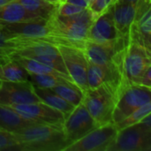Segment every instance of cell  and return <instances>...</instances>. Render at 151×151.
Wrapping results in <instances>:
<instances>
[{"mask_svg":"<svg viewBox=\"0 0 151 151\" xmlns=\"http://www.w3.org/2000/svg\"><path fill=\"white\" fill-rule=\"evenodd\" d=\"M96 16L89 8H86L75 15L68 17L59 16L56 13L47 22L52 35L58 37L64 45L83 50Z\"/></svg>","mask_w":151,"mask_h":151,"instance_id":"cell-1","label":"cell"},{"mask_svg":"<svg viewBox=\"0 0 151 151\" xmlns=\"http://www.w3.org/2000/svg\"><path fill=\"white\" fill-rule=\"evenodd\" d=\"M13 134L21 151H64L68 146L63 127L35 123Z\"/></svg>","mask_w":151,"mask_h":151,"instance_id":"cell-2","label":"cell"},{"mask_svg":"<svg viewBox=\"0 0 151 151\" xmlns=\"http://www.w3.org/2000/svg\"><path fill=\"white\" fill-rule=\"evenodd\" d=\"M128 42L129 37L122 36L104 42L87 40L84 43L83 51L90 62L123 73L124 57Z\"/></svg>","mask_w":151,"mask_h":151,"instance_id":"cell-3","label":"cell"},{"mask_svg":"<svg viewBox=\"0 0 151 151\" xmlns=\"http://www.w3.org/2000/svg\"><path fill=\"white\" fill-rule=\"evenodd\" d=\"M117 98L118 94L112 88L102 85L83 92L82 104L99 127L112 122Z\"/></svg>","mask_w":151,"mask_h":151,"instance_id":"cell-4","label":"cell"},{"mask_svg":"<svg viewBox=\"0 0 151 151\" xmlns=\"http://www.w3.org/2000/svg\"><path fill=\"white\" fill-rule=\"evenodd\" d=\"M151 127L139 121L118 130L107 151H150Z\"/></svg>","mask_w":151,"mask_h":151,"instance_id":"cell-5","label":"cell"},{"mask_svg":"<svg viewBox=\"0 0 151 151\" xmlns=\"http://www.w3.org/2000/svg\"><path fill=\"white\" fill-rule=\"evenodd\" d=\"M151 103V88L130 84L119 93L112 114V122L117 124L135 110Z\"/></svg>","mask_w":151,"mask_h":151,"instance_id":"cell-6","label":"cell"},{"mask_svg":"<svg viewBox=\"0 0 151 151\" xmlns=\"http://www.w3.org/2000/svg\"><path fill=\"white\" fill-rule=\"evenodd\" d=\"M149 67H151V50L139 42L129 40L123 63V75L126 86L137 84Z\"/></svg>","mask_w":151,"mask_h":151,"instance_id":"cell-7","label":"cell"},{"mask_svg":"<svg viewBox=\"0 0 151 151\" xmlns=\"http://www.w3.org/2000/svg\"><path fill=\"white\" fill-rule=\"evenodd\" d=\"M117 133L118 128L113 122L99 126L68 145L64 151H107Z\"/></svg>","mask_w":151,"mask_h":151,"instance_id":"cell-8","label":"cell"},{"mask_svg":"<svg viewBox=\"0 0 151 151\" xmlns=\"http://www.w3.org/2000/svg\"><path fill=\"white\" fill-rule=\"evenodd\" d=\"M67 73L73 83L82 91L88 89L87 70L88 59L83 50L66 45H58Z\"/></svg>","mask_w":151,"mask_h":151,"instance_id":"cell-9","label":"cell"},{"mask_svg":"<svg viewBox=\"0 0 151 151\" xmlns=\"http://www.w3.org/2000/svg\"><path fill=\"white\" fill-rule=\"evenodd\" d=\"M97 127L98 125L82 103L74 107L65 118L63 123V130L68 145L80 140Z\"/></svg>","mask_w":151,"mask_h":151,"instance_id":"cell-10","label":"cell"},{"mask_svg":"<svg viewBox=\"0 0 151 151\" xmlns=\"http://www.w3.org/2000/svg\"><path fill=\"white\" fill-rule=\"evenodd\" d=\"M3 32L9 38L21 40L48 39L55 45H61L58 38L52 35L47 20L42 22H21L0 25Z\"/></svg>","mask_w":151,"mask_h":151,"instance_id":"cell-11","label":"cell"},{"mask_svg":"<svg viewBox=\"0 0 151 151\" xmlns=\"http://www.w3.org/2000/svg\"><path fill=\"white\" fill-rule=\"evenodd\" d=\"M40 101L29 80L16 82L2 81L0 88V104L13 106Z\"/></svg>","mask_w":151,"mask_h":151,"instance_id":"cell-12","label":"cell"},{"mask_svg":"<svg viewBox=\"0 0 151 151\" xmlns=\"http://www.w3.org/2000/svg\"><path fill=\"white\" fill-rule=\"evenodd\" d=\"M24 117L40 124L63 127L64 114L58 110L42 103V101L12 106Z\"/></svg>","mask_w":151,"mask_h":151,"instance_id":"cell-13","label":"cell"},{"mask_svg":"<svg viewBox=\"0 0 151 151\" xmlns=\"http://www.w3.org/2000/svg\"><path fill=\"white\" fill-rule=\"evenodd\" d=\"M120 37L113 19L112 4L96 16L88 31V41L104 42Z\"/></svg>","mask_w":151,"mask_h":151,"instance_id":"cell-14","label":"cell"},{"mask_svg":"<svg viewBox=\"0 0 151 151\" xmlns=\"http://www.w3.org/2000/svg\"><path fill=\"white\" fill-rule=\"evenodd\" d=\"M42 21H46V19L29 12L17 0L5 4L0 9V25Z\"/></svg>","mask_w":151,"mask_h":151,"instance_id":"cell-15","label":"cell"},{"mask_svg":"<svg viewBox=\"0 0 151 151\" xmlns=\"http://www.w3.org/2000/svg\"><path fill=\"white\" fill-rule=\"evenodd\" d=\"M113 19L116 28L122 37H129V30L134 20L136 3L115 1L112 4Z\"/></svg>","mask_w":151,"mask_h":151,"instance_id":"cell-16","label":"cell"},{"mask_svg":"<svg viewBox=\"0 0 151 151\" xmlns=\"http://www.w3.org/2000/svg\"><path fill=\"white\" fill-rule=\"evenodd\" d=\"M36 122L24 117L14 108L0 104V129L15 134Z\"/></svg>","mask_w":151,"mask_h":151,"instance_id":"cell-17","label":"cell"},{"mask_svg":"<svg viewBox=\"0 0 151 151\" xmlns=\"http://www.w3.org/2000/svg\"><path fill=\"white\" fill-rule=\"evenodd\" d=\"M11 58L16 60L27 72L28 74H51V75L59 76V77L65 78L70 81H73L72 79L68 75L61 73L60 71H58L48 65H45L43 63L36 61L35 59L28 58L22 57V56H18V55H12L11 57Z\"/></svg>","mask_w":151,"mask_h":151,"instance_id":"cell-18","label":"cell"},{"mask_svg":"<svg viewBox=\"0 0 151 151\" xmlns=\"http://www.w3.org/2000/svg\"><path fill=\"white\" fill-rule=\"evenodd\" d=\"M34 90L36 96L42 103L61 111L64 114L65 118L69 115L71 111L74 109V106L73 104L66 102L51 88H44L34 86Z\"/></svg>","mask_w":151,"mask_h":151,"instance_id":"cell-19","label":"cell"},{"mask_svg":"<svg viewBox=\"0 0 151 151\" xmlns=\"http://www.w3.org/2000/svg\"><path fill=\"white\" fill-rule=\"evenodd\" d=\"M29 80L27 72L14 59L11 58L0 64L1 81H25Z\"/></svg>","mask_w":151,"mask_h":151,"instance_id":"cell-20","label":"cell"},{"mask_svg":"<svg viewBox=\"0 0 151 151\" xmlns=\"http://www.w3.org/2000/svg\"><path fill=\"white\" fill-rule=\"evenodd\" d=\"M29 12L48 20L57 13L58 4L48 0H17Z\"/></svg>","mask_w":151,"mask_h":151,"instance_id":"cell-21","label":"cell"},{"mask_svg":"<svg viewBox=\"0 0 151 151\" xmlns=\"http://www.w3.org/2000/svg\"><path fill=\"white\" fill-rule=\"evenodd\" d=\"M51 89L74 107L82 103L83 92L73 83H62Z\"/></svg>","mask_w":151,"mask_h":151,"instance_id":"cell-22","label":"cell"},{"mask_svg":"<svg viewBox=\"0 0 151 151\" xmlns=\"http://www.w3.org/2000/svg\"><path fill=\"white\" fill-rule=\"evenodd\" d=\"M29 81L34 86L44 88H52L62 83H73L65 78L51 74H29Z\"/></svg>","mask_w":151,"mask_h":151,"instance_id":"cell-23","label":"cell"},{"mask_svg":"<svg viewBox=\"0 0 151 151\" xmlns=\"http://www.w3.org/2000/svg\"><path fill=\"white\" fill-rule=\"evenodd\" d=\"M150 113H151V103H148L145 105H143V106L140 107L139 109L135 110L134 111H133L131 114H129L127 117H126L120 122L115 124V126L118 128V130L122 129L124 127H127L131 125L138 123L142 118H144L146 115H148Z\"/></svg>","mask_w":151,"mask_h":151,"instance_id":"cell-24","label":"cell"},{"mask_svg":"<svg viewBox=\"0 0 151 151\" xmlns=\"http://www.w3.org/2000/svg\"><path fill=\"white\" fill-rule=\"evenodd\" d=\"M0 151H21L13 134L0 129Z\"/></svg>","mask_w":151,"mask_h":151,"instance_id":"cell-25","label":"cell"},{"mask_svg":"<svg viewBox=\"0 0 151 151\" xmlns=\"http://www.w3.org/2000/svg\"><path fill=\"white\" fill-rule=\"evenodd\" d=\"M86 8H82L81 6L67 3L65 1H63L58 4L57 14L59 16H64V17H68L72 15H75L81 12H82Z\"/></svg>","mask_w":151,"mask_h":151,"instance_id":"cell-26","label":"cell"},{"mask_svg":"<svg viewBox=\"0 0 151 151\" xmlns=\"http://www.w3.org/2000/svg\"><path fill=\"white\" fill-rule=\"evenodd\" d=\"M12 52L7 35L0 27V64L11 59Z\"/></svg>","mask_w":151,"mask_h":151,"instance_id":"cell-27","label":"cell"},{"mask_svg":"<svg viewBox=\"0 0 151 151\" xmlns=\"http://www.w3.org/2000/svg\"><path fill=\"white\" fill-rule=\"evenodd\" d=\"M114 2L115 0H93L90 3L88 8L95 15H98L102 12L106 10Z\"/></svg>","mask_w":151,"mask_h":151,"instance_id":"cell-28","label":"cell"},{"mask_svg":"<svg viewBox=\"0 0 151 151\" xmlns=\"http://www.w3.org/2000/svg\"><path fill=\"white\" fill-rule=\"evenodd\" d=\"M137 84L142 85V86H145L148 88H151V67H149L144 72V73L142 75V77L140 78Z\"/></svg>","mask_w":151,"mask_h":151,"instance_id":"cell-29","label":"cell"},{"mask_svg":"<svg viewBox=\"0 0 151 151\" xmlns=\"http://www.w3.org/2000/svg\"><path fill=\"white\" fill-rule=\"evenodd\" d=\"M64 1L73 4H75V5H78V6H81L82 8H88V6H89L88 0H64Z\"/></svg>","mask_w":151,"mask_h":151,"instance_id":"cell-30","label":"cell"},{"mask_svg":"<svg viewBox=\"0 0 151 151\" xmlns=\"http://www.w3.org/2000/svg\"><path fill=\"white\" fill-rule=\"evenodd\" d=\"M12 1H14V0H0V9L3 6H4L5 4H7L11 3V2H12Z\"/></svg>","mask_w":151,"mask_h":151,"instance_id":"cell-31","label":"cell"},{"mask_svg":"<svg viewBox=\"0 0 151 151\" xmlns=\"http://www.w3.org/2000/svg\"><path fill=\"white\" fill-rule=\"evenodd\" d=\"M115 1H119V2H127V3H136L138 0H115Z\"/></svg>","mask_w":151,"mask_h":151,"instance_id":"cell-32","label":"cell"},{"mask_svg":"<svg viewBox=\"0 0 151 151\" xmlns=\"http://www.w3.org/2000/svg\"><path fill=\"white\" fill-rule=\"evenodd\" d=\"M48 1H50L51 3H55V4H59V3L63 2L64 0H48Z\"/></svg>","mask_w":151,"mask_h":151,"instance_id":"cell-33","label":"cell"},{"mask_svg":"<svg viewBox=\"0 0 151 151\" xmlns=\"http://www.w3.org/2000/svg\"><path fill=\"white\" fill-rule=\"evenodd\" d=\"M92 1H93V0H88V2H89V4H90V3H91Z\"/></svg>","mask_w":151,"mask_h":151,"instance_id":"cell-34","label":"cell"},{"mask_svg":"<svg viewBox=\"0 0 151 151\" xmlns=\"http://www.w3.org/2000/svg\"><path fill=\"white\" fill-rule=\"evenodd\" d=\"M1 84H2V81H0V88H1Z\"/></svg>","mask_w":151,"mask_h":151,"instance_id":"cell-35","label":"cell"}]
</instances>
